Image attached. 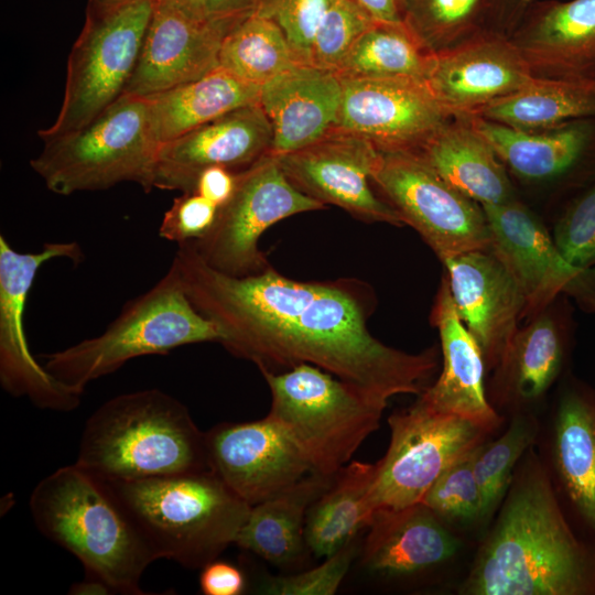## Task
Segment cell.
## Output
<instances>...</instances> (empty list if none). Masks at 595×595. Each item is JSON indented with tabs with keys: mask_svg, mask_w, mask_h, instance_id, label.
<instances>
[{
	"mask_svg": "<svg viewBox=\"0 0 595 595\" xmlns=\"http://www.w3.org/2000/svg\"><path fill=\"white\" fill-rule=\"evenodd\" d=\"M325 208L293 186L275 156L267 154L236 174L235 190L218 208L210 231L187 245L221 273L258 274L272 267L259 248V239L269 227L290 216Z\"/></svg>",
	"mask_w": 595,
	"mask_h": 595,
	"instance_id": "cell-12",
	"label": "cell"
},
{
	"mask_svg": "<svg viewBox=\"0 0 595 595\" xmlns=\"http://www.w3.org/2000/svg\"><path fill=\"white\" fill-rule=\"evenodd\" d=\"M337 73L298 64L260 87L272 128V155L305 148L336 128L342 100Z\"/></svg>",
	"mask_w": 595,
	"mask_h": 595,
	"instance_id": "cell-27",
	"label": "cell"
},
{
	"mask_svg": "<svg viewBox=\"0 0 595 595\" xmlns=\"http://www.w3.org/2000/svg\"><path fill=\"white\" fill-rule=\"evenodd\" d=\"M376 22H402L398 0H353Z\"/></svg>",
	"mask_w": 595,
	"mask_h": 595,
	"instance_id": "cell-49",
	"label": "cell"
},
{
	"mask_svg": "<svg viewBox=\"0 0 595 595\" xmlns=\"http://www.w3.org/2000/svg\"><path fill=\"white\" fill-rule=\"evenodd\" d=\"M130 0H90L89 6L98 9L111 8Z\"/></svg>",
	"mask_w": 595,
	"mask_h": 595,
	"instance_id": "cell-52",
	"label": "cell"
},
{
	"mask_svg": "<svg viewBox=\"0 0 595 595\" xmlns=\"http://www.w3.org/2000/svg\"><path fill=\"white\" fill-rule=\"evenodd\" d=\"M478 446L451 464L422 500L447 524L484 521L483 497L474 473V457Z\"/></svg>",
	"mask_w": 595,
	"mask_h": 595,
	"instance_id": "cell-38",
	"label": "cell"
},
{
	"mask_svg": "<svg viewBox=\"0 0 595 595\" xmlns=\"http://www.w3.org/2000/svg\"><path fill=\"white\" fill-rule=\"evenodd\" d=\"M414 152L482 206L516 198L506 165L467 118L451 119Z\"/></svg>",
	"mask_w": 595,
	"mask_h": 595,
	"instance_id": "cell-29",
	"label": "cell"
},
{
	"mask_svg": "<svg viewBox=\"0 0 595 595\" xmlns=\"http://www.w3.org/2000/svg\"><path fill=\"white\" fill-rule=\"evenodd\" d=\"M536 79L508 35L484 28L467 40L431 54L424 82L455 117H470Z\"/></svg>",
	"mask_w": 595,
	"mask_h": 595,
	"instance_id": "cell-16",
	"label": "cell"
},
{
	"mask_svg": "<svg viewBox=\"0 0 595 595\" xmlns=\"http://www.w3.org/2000/svg\"><path fill=\"white\" fill-rule=\"evenodd\" d=\"M160 147L148 98L122 95L85 127L45 140L30 165L58 195L104 191L123 182L150 192Z\"/></svg>",
	"mask_w": 595,
	"mask_h": 595,
	"instance_id": "cell-7",
	"label": "cell"
},
{
	"mask_svg": "<svg viewBox=\"0 0 595 595\" xmlns=\"http://www.w3.org/2000/svg\"><path fill=\"white\" fill-rule=\"evenodd\" d=\"M156 1L130 0L106 9L88 6L68 55L60 112L37 132L43 141L85 127L125 94Z\"/></svg>",
	"mask_w": 595,
	"mask_h": 595,
	"instance_id": "cell-9",
	"label": "cell"
},
{
	"mask_svg": "<svg viewBox=\"0 0 595 595\" xmlns=\"http://www.w3.org/2000/svg\"><path fill=\"white\" fill-rule=\"evenodd\" d=\"M260 87L217 66L203 77L149 96L152 131L160 145L237 108L259 102Z\"/></svg>",
	"mask_w": 595,
	"mask_h": 595,
	"instance_id": "cell-31",
	"label": "cell"
},
{
	"mask_svg": "<svg viewBox=\"0 0 595 595\" xmlns=\"http://www.w3.org/2000/svg\"><path fill=\"white\" fill-rule=\"evenodd\" d=\"M539 423L528 412L515 413L504 433L483 442L474 457V473L483 497V519L499 508L526 452L534 446Z\"/></svg>",
	"mask_w": 595,
	"mask_h": 595,
	"instance_id": "cell-37",
	"label": "cell"
},
{
	"mask_svg": "<svg viewBox=\"0 0 595 595\" xmlns=\"http://www.w3.org/2000/svg\"><path fill=\"white\" fill-rule=\"evenodd\" d=\"M172 262L193 306L217 326L219 344L261 374L310 364L388 404L398 394L419 396L437 367L434 347L411 354L372 336L376 295L361 280L300 281L273 267L232 277L187 244Z\"/></svg>",
	"mask_w": 595,
	"mask_h": 595,
	"instance_id": "cell-1",
	"label": "cell"
},
{
	"mask_svg": "<svg viewBox=\"0 0 595 595\" xmlns=\"http://www.w3.org/2000/svg\"><path fill=\"white\" fill-rule=\"evenodd\" d=\"M218 63L258 87L299 64L279 26L255 12L238 21L225 35Z\"/></svg>",
	"mask_w": 595,
	"mask_h": 595,
	"instance_id": "cell-34",
	"label": "cell"
},
{
	"mask_svg": "<svg viewBox=\"0 0 595 595\" xmlns=\"http://www.w3.org/2000/svg\"><path fill=\"white\" fill-rule=\"evenodd\" d=\"M205 441L209 469L251 507L313 473L269 415L219 423L205 432Z\"/></svg>",
	"mask_w": 595,
	"mask_h": 595,
	"instance_id": "cell-17",
	"label": "cell"
},
{
	"mask_svg": "<svg viewBox=\"0 0 595 595\" xmlns=\"http://www.w3.org/2000/svg\"><path fill=\"white\" fill-rule=\"evenodd\" d=\"M213 20L238 21L255 12L259 0H206Z\"/></svg>",
	"mask_w": 595,
	"mask_h": 595,
	"instance_id": "cell-47",
	"label": "cell"
},
{
	"mask_svg": "<svg viewBox=\"0 0 595 595\" xmlns=\"http://www.w3.org/2000/svg\"><path fill=\"white\" fill-rule=\"evenodd\" d=\"M486 28L510 35L518 26L532 0H488Z\"/></svg>",
	"mask_w": 595,
	"mask_h": 595,
	"instance_id": "cell-46",
	"label": "cell"
},
{
	"mask_svg": "<svg viewBox=\"0 0 595 595\" xmlns=\"http://www.w3.org/2000/svg\"><path fill=\"white\" fill-rule=\"evenodd\" d=\"M220 339L217 326L188 300L172 262L163 278L128 301L100 335L43 355L44 367L82 396L90 381L115 372L133 358L165 355L184 345L219 344Z\"/></svg>",
	"mask_w": 595,
	"mask_h": 595,
	"instance_id": "cell-6",
	"label": "cell"
},
{
	"mask_svg": "<svg viewBox=\"0 0 595 595\" xmlns=\"http://www.w3.org/2000/svg\"><path fill=\"white\" fill-rule=\"evenodd\" d=\"M332 0H259L255 13L279 26L299 64L311 65L314 36Z\"/></svg>",
	"mask_w": 595,
	"mask_h": 595,
	"instance_id": "cell-41",
	"label": "cell"
},
{
	"mask_svg": "<svg viewBox=\"0 0 595 595\" xmlns=\"http://www.w3.org/2000/svg\"><path fill=\"white\" fill-rule=\"evenodd\" d=\"M564 379L543 463L572 527L595 544V388L571 375Z\"/></svg>",
	"mask_w": 595,
	"mask_h": 595,
	"instance_id": "cell-18",
	"label": "cell"
},
{
	"mask_svg": "<svg viewBox=\"0 0 595 595\" xmlns=\"http://www.w3.org/2000/svg\"><path fill=\"white\" fill-rule=\"evenodd\" d=\"M499 507L461 594L595 595V544L572 527L534 446Z\"/></svg>",
	"mask_w": 595,
	"mask_h": 595,
	"instance_id": "cell-2",
	"label": "cell"
},
{
	"mask_svg": "<svg viewBox=\"0 0 595 595\" xmlns=\"http://www.w3.org/2000/svg\"><path fill=\"white\" fill-rule=\"evenodd\" d=\"M272 401L268 415L309 462L312 472L336 475L379 428L387 407L353 385L310 364L263 372Z\"/></svg>",
	"mask_w": 595,
	"mask_h": 595,
	"instance_id": "cell-8",
	"label": "cell"
},
{
	"mask_svg": "<svg viewBox=\"0 0 595 595\" xmlns=\"http://www.w3.org/2000/svg\"><path fill=\"white\" fill-rule=\"evenodd\" d=\"M111 588L98 577L86 574L84 581L75 583L69 589V594L76 595H97V594H112Z\"/></svg>",
	"mask_w": 595,
	"mask_h": 595,
	"instance_id": "cell-50",
	"label": "cell"
},
{
	"mask_svg": "<svg viewBox=\"0 0 595 595\" xmlns=\"http://www.w3.org/2000/svg\"><path fill=\"white\" fill-rule=\"evenodd\" d=\"M371 182L442 262L489 249L483 206L445 181L416 152L378 150Z\"/></svg>",
	"mask_w": 595,
	"mask_h": 595,
	"instance_id": "cell-10",
	"label": "cell"
},
{
	"mask_svg": "<svg viewBox=\"0 0 595 595\" xmlns=\"http://www.w3.org/2000/svg\"><path fill=\"white\" fill-rule=\"evenodd\" d=\"M489 249L517 282L524 298L522 318H532L565 294L583 271L570 264L540 219L517 198L483 206Z\"/></svg>",
	"mask_w": 595,
	"mask_h": 595,
	"instance_id": "cell-22",
	"label": "cell"
},
{
	"mask_svg": "<svg viewBox=\"0 0 595 595\" xmlns=\"http://www.w3.org/2000/svg\"><path fill=\"white\" fill-rule=\"evenodd\" d=\"M30 512L39 531L76 556L113 593L143 595L140 580L156 559L108 485L76 463L34 487Z\"/></svg>",
	"mask_w": 595,
	"mask_h": 595,
	"instance_id": "cell-4",
	"label": "cell"
},
{
	"mask_svg": "<svg viewBox=\"0 0 595 595\" xmlns=\"http://www.w3.org/2000/svg\"><path fill=\"white\" fill-rule=\"evenodd\" d=\"M104 482L156 559L190 569L235 544L251 508L210 469Z\"/></svg>",
	"mask_w": 595,
	"mask_h": 595,
	"instance_id": "cell-5",
	"label": "cell"
},
{
	"mask_svg": "<svg viewBox=\"0 0 595 595\" xmlns=\"http://www.w3.org/2000/svg\"><path fill=\"white\" fill-rule=\"evenodd\" d=\"M376 21L353 0H332L316 30L311 65L336 73L349 50Z\"/></svg>",
	"mask_w": 595,
	"mask_h": 595,
	"instance_id": "cell-39",
	"label": "cell"
},
{
	"mask_svg": "<svg viewBox=\"0 0 595 595\" xmlns=\"http://www.w3.org/2000/svg\"><path fill=\"white\" fill-rule=\"evenodd\" d=\"M375 464L353 461L312 504L305 521L307 550L327 558L367 529L374 517L369 491Z\"/></svg>",
	"mask_w": 595,
	"mask_h": 595,
	"instance_id": "cell-32",
	"label": "cell"
},
{
	"mask_svg": "<svg viewBox=\"0 0 595 595\" xmlns=\"http://www.w3.org/2000/svg\"><path fill=\"white\" fill-rule=\"evenodd\" d=\"M236 174L224 167H209L198 176L194 192L220 207L235 190Z\"/></svg>",
	"mask_w": 595,
	"mask_h": 595,
	"instance_id": "cell-45",
	"label": "cell"
},
{
	"mask_svg": "<svg viewBox=\"0 0 595 595\" xmlns=\"http://www.w3.org/2000/svg\"><path fill=\"white\" fill-rule=\"evenodd\" d=\"M272 138L259 102L237 108L162 144L153 188L194 191L198 176L209 167L241 172L271 154Z\"/></svg>",
	"mask_w": 595,
	"mask_h": 595,
	"instance_id": "cell-19",
	"label": "cell"
},
{
	"mask_svg": "<svg viewBox=\"0 0 595 595\" xmlns=\"http://www.w3.org/2000/svg\"><path fill=\"white\" fill-rule=\"evenodd\" d=\"M218 208L197 192H183L164 213L159 235L177 245L197 241L213 228Z\"/></svg>",
	"mask_w": 595,
	"mask_h": 595,
	"instance_id": "cell-43",
	"label": "cell"
},
{
	"mask_svg": "<svg viewBox=\"0 0 595 595\" xmlns=\"http://www.w3.org/2000/svg\"><path fill=\"white\" fill-rule=\"evenodd\" d=\"M555 302L517 329L493 370L489 401L494 407L526 412L563 375L571 353L572 318L567 303Z\"/></svg>",
	"mask_w": 595,
	"mask_h": 595,
	"instance_id": "cell-26",
	"label": "cell"
},
{
	"mask_svg": "<svg viewBox=\"0 0 595 595\" xmlns=\"http://www.w3.org/2000/svg\"><path fill=\"white\" fill-rule=\"evenodd\" d=\"M377 155L369 140L334 129L305 148L274 156L293 186L325 206L340 207L365 223L405 226L372 188Z\"/></svg>",
	"mask_w": 595,
	"mask_h": 595,
	"instance_id": "cell-14",
	"label": "cell"
},
{
	"mask_svg": "<svg viewBox=\"0 0 595 595\" xmlns=\"http://www.w3.org/2000/svg\"><path fill=\"white\" fill-rule=\"evenodd\" d=\"M75 463L108 482L209 469L205 432L181 401L154 388L102 403L86 421Z\"/></svg>",
	"mask_w": 595,
	"mask_h": 595,
	"instance_id": "cell-3",
	"label": "cell"
},
{
	"mask_svg": "<svg viewBox=\"0 0 595 595\" xmlns=\"http://www.w3.org/2000/svg\"><path fill=\"white\" fill-rule=\"evenodd\" d=\"M526 131H547L595 117V79H536L474 116Z\"/></svg>",
	"mask_w": 595,
	"mask_h": 595,
	"instance_id": "cell-33",
	"label": "cell"
},
{
	"mask_svg": "<svg viewBox=\"0 0 595 595\" xmlns=\"http://www.w3.org/2000/svg\"><path fill=\"white\" fill-rule=\"evenodd\" d=\"M430 57L403 22H375L356 41L336 73L339 77L424 80Z\"/></svg>",
	"mask_w": 595,
	"mask_h": 595,
	"instance_id": "cell-35",
	"label": "cell"
},
{
	"mask_svg": "<svg viewBox=\"0 0 595 595\" xmlns=\"http://www.w3.org/2000/svg\"><path fill=\"white\" fill-rule=\"evenodd\" d=\"M456 311L478 343L486 370L502 360L524 311L517 282L490 249L473 250L442 262Z\"/></svg>",
	"mask_w": 595,
	"mask_h": 595,
	"instance_id": "cell-21",
	"label": "cell"
},
{
	"mask_svg": "<svg viewBox=\"0 0 595 595\" xmlns=\"http://www.w3.org/2000/svg\"><path fill=\"white\" fill-rule=\"evenodd\" d=\"M402 22L423 50L435 54L487 25L488 0H398Z\"/></svg>",
	"mask_w": 595,
	"mask_h": 595,
	"instance_id": "cell-36",
	"label": "cell"
},
{
	"mask_svg": "<svg viewBox=\"0 0 595 595\" xmlns=\"http://www.w3.org/2000/svg\"><path fill=\"white\" fill-rule=\"evenodd\" d=\"M334 476L311 473L252 506L235 544L274 565L299 562L307 549L304 536L307 511Z\"/></svg>",
	"mask_w": 595,
	"mask_h": 595,
	"instance_id": "cell-30",
	"label": "cell"
},
{
	"mask_svg": "<svg viewBox=\"0 0 595 595\" xmlns=\"http://www.w3.org/2000/svg\"><path fill=\"white\" fill-rule=\"evenodd\" d=\"M238 21L199 20L158 0L123 95L149 97L203 77L219 66L221 42Z\"/></svg>",
	"mask_w": 595,
	"mask_h": 595,
	"instance_id": "cell-20",
	"label": "cell"
},
{
	"mask_svg": "<svg viewBox=\"0 0 595 595\" xmlns=\"http://www.w3.org/2000/svg\"><path fill=\"white\" fill-rule=\"evenodd\" d=\"M509 39L536 77L595 79V0L531 3Z\"/></svg>",
	"mask_w": 595,
	"mask_h": 595,
	"instance_id": "cell-25",
	"label": "cell"
},
{
	"mask_svg": "<svg viewBox=\"0 0 595 595\" xmlns=\"http://www.w3.org/2000/svg\"><path fill=\"white\" fill-rule=\"evenodd\" d=\"M169 4L174 6L175 8L182 10L186 14L199 19L208 20L210 19L207 11V1L206 0H161Z\"/></svg>",
	"mask_w": 595,
	"mask_h": 595,
	"instance_id": "cell-51",
	"label": "cell"
},
{
	"mask_svg": "<svg viewBox=\"0 0 595 595\" xmlns=\"http://www.w3.org/2000/svg\"><path fill=\"white\" fill-rule=\"evenodd\" d=\"M335 129L360 136L378 150H418L453 117L425 82L411 77H340Z\"/></svg>",
	"mask_w": 595,
	"mask_h": 595,
	"instance_id": "cell-15",
	"label": "cell"
},
{
	"mask_svg": "<svg viewBox=\"0 0 595 595\" xmlns=\"http://www.w3.org/2000/svg\"><path fill=\"white\" fill-rule=\"evenodd\" d=\"M565 295L572 296L585 312L595 313V267L583 270L569 285Z\"/></svg>",
	"mask_w": 595,
	"mask_h": 595,
	"instance_id": "cell-48",
	"label": "cell"
},
{
	"mask_svg": "<svg viewBox=\"0 0 595 595\" xmlns=\"http://www.w3.org/2000/svg\"><path fill=\"white\" fill-rule=\"evenodd\" d=\"M551 235L570 264L583 270L595 267V181L570 199Z\"/></svg>",
	"mask_w": 595,
	"mask_h": 595,
	"instance_id": "cell-40",
	"label": "cell"
},
{
	"mask_svg": "<svg viewBox=\"0 0 595 595\" xmlns=\"http://www.w3.org/2000/svg\"><path fill=\"white\" fill-rule=\"evenodd\" d=\"M430 317L440 335L442 371L416 400L433 411L472 421L495 432L504 418L489 401L482 349L456 311L445 275Z\"/></svg>",
	"mask_w": 595,
	"mask_h": 595,
	"instance_id": "cell-24",
	"label": "cell"
},
{
	"mask_svg": "<svg viewBox=\"0 0 595 595\" xmlns=\"http://www.w3.org/2000/svg\"><path fill=\"white\" fill-rule=\"evenodd\" d=\"M83 261L79 245L48 242L37 252H19L0 236V381L13 397H26L40 408L69 411L80 394L57 381L32 356L24 331V310L40 268L50 260Z\"/></svg>",
	"mask_w": 595,
	"mask_h": 595,
	"instance_id": "cell-13",
	"label": "cell"
},
{
	"mask_svg": "<svg viewBox=\"0 0 595 595\" xmlns=\"http://www.w3.org/2000/svg\"><path fill=\"white\" fill-rule=\"evenodd\" d=\"M199 588L205 595H239L246 588L245 574L236 565L216 559L202 567Z\"/></svg>",
	"mask_w": 595,
	"mask_h": 595,
	"instance_id": "cell-44",
	"label": "cell"
},
{
	"mask_svg": "<svg viewBox=\"0 0 595 595\" xmlns=\"http://www.w3.org/2000/svg\"><path fill=\"white\" fill-rule=\"evenodd\" d=\"M467 118L501 162L528 181H561L578 193L595 181V117L547 131H526Z\"/></svg>",
	"mask_w": 595,
	"mask_h": 595,
	"instance_id": "cell-23",
	"label": "cell"
},
{
	"mask_svg": "<svg viewBox=\"0 0 595 595\" xmlns=\"http://www.w3.org/2000/svg\"><path fill=\"white\" fill-rule=\"evenodd\" d=\"M359 551L356 537L315 567L296 574L268 576L260 589L270 595H333Z\"/></svg>",
	"mask_w": 595,
	"mask_h": 595,
	"instance_id": "cell-42",
	"label": "cell"
},
{
	"mask_svg": "<svg viewBox=\"0 0 595 595\" xmlns=\"http://www.w3.org/2000/svg\"><path fill=\"white\" fill-rule=\"evenodd\" d=\"M390 443L375 464L369 498L374 512L422 502L440 475L493 433L431 410L419 400L388 418Z\"/></svg>",
	"mask_w": 595,
	"mask_h": 595,
	"instance_id": "cell-11",
	"label": "cell"
},
{
	"mask_svg": "<svg viewBox=\"0 0 595 595\" xmlns=\"http://www.w3.org/2000/svg\"><path fill=\"white\" fill-rule=\"evenodd\" d=\"M367 529L360 564L378 576H414L448 562L461 549L448 524L423 502L376 511Z\"/></svg>",
	"mask_w": 595,
	"mask_h": 595,
	"instance_id": "cell-28",
	"label": "cell"
}]
</instances>
